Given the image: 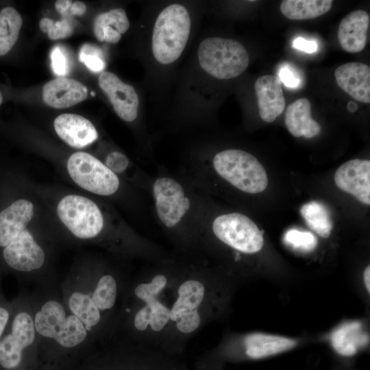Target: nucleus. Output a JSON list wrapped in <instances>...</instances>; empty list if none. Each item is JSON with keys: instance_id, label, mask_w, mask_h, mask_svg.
Returning a JSON list of instances; mask_svg holds the SVG:
<instances>
[{"instance_id": "obj_11", "label": "nucleus", "mask_w": 370, "mask_h": 370, "mask_svg": "<svg viewBox=\"0 0 370 370\" xmlns=\"http://www.w3.org/2000/svg\"><path fill=\"white\" fill-rule=\"evenodd\" d=\"M254 88L261 119L273 122L284 112L286 104L280 79L273 75H262L256 79Z\"/></svg>"}, {"instance_id": "obj_44", "label": "nucleus", "mask_w": 370, "mask_h": 370, "mask_svg": "<svg viewBox=\"0 0 370 370\" xmlns=\"http://www.w3.org/2000/svg\"><path fill=\"white\" fill-rule=\"evenodd\" d=\"M363 281L368 294L370 293V266L368 265L363 273Z\"/></svg>"}, {"instance_id": "obj_12", "label": "nucleus", "mask_w": 370, "mask_h": 370, "mask_svg": "<svg viewBox=\"0 0 370 370\" xmlns=\"http://www.w3.org/2000/svg\"><path fill=\"white\" fill-rule=\"evenodd\" d=\"M53 126L58 136L73 147H85L98 138L93 124L78 114H60L54 120Z\"/></svg>"}, {"instance_id": "obj_8", "label": "nucleus", "mask_w": 370, "mask_h": 370, "mask_svg": "<svg viewBox=\"0 0 370 370\" xmlns=\"http://www.w3.org/2000/svg\"><path fill=\"white\" fill-rule=\"evenodd\" d=\"M98 83L118 116L126 122L134 121L138 116L139 99L133 86L108 71L99 75Z\"/></svg>"}, {"instance_id": "obj_40", "label": "nucleus", "mask_w": 370, "mask_h": 370, "mask_svg": "<svg viewBox=\"0 0 370 370\" xmlns=\"http://www.w3.org/2000/svg\"><path fill=\"white\" fill-rule=\"evenodd\" d=\"M103 41L108 43H117L121 38V34L110 27L103 28Z\"/></svg>"}, {"instance_id": "obj_18", "label": "nucleus", "mask_w": 370, "mask_h": 370, "mask_svg": "<svg viewBox=\"0 0 370 370\" xmlns=\"http://www.w3.org/2000/svg\"><path fill=\"white\" fill-rule=\"evenodd\" d=\"M285 124L288 132L295 137L311 138L321 132V127L311 116V103L306 98H300L287 108Z\"/></svg>"}, {"instance_id": "obj_26", "label": "nucleus", "mask_w": 370, "mask_h": 370, "mask_svg": "<svg viewBox=\"0 0 370 370\" xmlns=\"http://www.w3.org/2000/svg\"><path fill=\"white\" fill-rule=\"evenodd\" d=\"M107 26L113 28L121 34L125 33L130 27V21L125 10L115 8L97 16L93 31L96 38L100 42L103 41V28Z\"/></svg>"}, {"instance_id": "obj_19", "label": "nucleus", "mask_w": 370, "mask_h": 370, "mask_svg": "<svg viewBox=\"0 0 370 370\" xmlns=\"http://www.w3.org/2000/svg\"><path fill=\"white\" fill-rule=\"evenodd\" d=\"M330 341L334 349L340 355L352 356L369 342L368 334L358 321L346 322L332 333Z\"/></svg>"}, {"instance_id": "obj_29", "label": "nucleus", "mask_w": 370, "mask_h": 370, "mask_svg": "<svg viewBox=\"0 0 370 370\" xmlns=\"http://www.w3.org/2000/svg\"><path fill=\"white\" fill-rule=\"evenodd\" d=\"M39 26L40 29L47 33L49 38L53 40L70 36L74 29L72 22L67 16L57 22L48 18H43L40 21Z\"/></svg>"}, {"instance_id": "obj_10", "label": "nucleus", "mask_w": 370, "mask_h": 370, "mask_svg": "<svg viewBox=\"0 0 370 370\" xmlns=\"http://www.w3.org/2000/svg\"><path fill=\"white\" fill-rule=\"evenodd\" d=\"M334 182L343 191L362 203L370 204V161L354 159L343 163L334 174Z\"/></svg>"}, {"instance_id": "obj_43", "label": "nucleus", "mask_w": 370, "mask_h": 370, "mask_svg": "<svg viewBox=\"0 0 370 370\" xmlns=\"http://www.w3.org/2000/svg\"><path fill=\"white\" fill-rule=\"evenodd\" d=\"M86 10V6L83 2L75 1L69 10V15L81 16L85 13Z\"/></svg>"}, {"instance_id": "obj_14", "label": "nucleus", "mask_w": 370, "mask_h": 370, "mask_svg": "<svg viewBox=\"0 0 370 370\" xmlns=\"http://www.w3.org/2000/svg\"><path fill=\"white\" fill-rule=\"evenodd\" d=\"M87 88L79 82L59 77L46 83L42 88V99L54 108H65L75 106L86 99Z\"/></svg>"}, {"instance_id": "obj_45", "label": "nucleus", "mask_w": 370, "mask_h": 370, "mask_svg": "<svg viewBox=\"0 0 370 370\" xmlns=\"http://www.w3.org/2000/svg\"><path fill=\"white\" fill-rule=\"evenodd\" d=\"M347 108L350 112H354L358 110V105L354 101H349L347 104Z\"/></svg>"}, {"instance_id": "obj_15", "label": "nucleus", "mask_w": 370, "mask_h": 370, "mask_svg": "<svg viewBox=\"0 0 370 370\" xmlns=\"http://www.w3.org/2000/svg\"><path fill=\"white\" fill-rule=\"evenodd\" d=\"M369 24V15L365 10H355L345 16L340 22L338 29V39L341 47L349 53L362 51L367 45Z\"/></svg>"}, {"instance_id": "obj_37", "label": "nucleus", "mask_w": 370, "mask_h": 370, "mask_svg": "<svg viewBox=\"0 0 370 370\" xmlns=\"http://www.w3.org/2000/svg\"><path fill=\"white\" fill-rule=\"evenodd\" d=\"M201 319L197 310L184 313L176 320L177 328L182 333H190L200 325Z\"/></svg>"}, {"instance_id": "obj_24", "label": "nucleus", "mask_w": 370, "mask_h": 370, "mask_svg": "<svg viewBox=\"0 0 370 370\" xmlns=\"http://www.w3.org/2000/svg\"><path fill=\"white\" fill-rule=\"evenodd\" d=\"M23 20L16 10L6 7L0 12V56L8 53L18 40Z\"/></svg>"}, {"instance_id": "obj_1", "label": "nucleus", "mask_w": 370, "mask_h": 370, "mask_svg": "<svg viewBox=\"0 0 370 370\" xmlns=\"http://www.w3.org/2000/svg\"><path fill=\"white\" fill-rule=\"evenodd\" d=\"M149 194L160 225L169 232L196 236L195 213L197 191L180 176L159 169L152 177Z\"/></svg>"}, {"instance_id": "obj_3", "label": "nucleus", "mask_w": 370, "mask_h": 370, "mask_svg": "<svg viewBox=\"0 0 370 370\" xmlns=\"http://www.w3.org/2000/svg\"><path fill=\"white\" fill-rule=\"evenodd\" d=\"M190 31V18L185 7L171 4L158 16L152 34V52L156 60L168 64L183 52Z\"/></svg>"}, {"instance_id": "obj_39", "label": "nucleus", "mask_w": 370, "mask_h": 370, "mask_svg": "<svg viewBox=\"0 0 370 370\" xmlns=\"http://www.w3.org/2000/svg\"><path fill=\"white\" fill-rule=\"evenodd\" d=\"M293 47L309 53H314L318 50L317 42L306 40L302 37H298L293 40Z\"/></svg>"}, {"instance_id": "obj_25", "label": "nucleus", "mask_w": 370, "mask_h": 370, "mask_svg": "<svg viewBox=\"0 0 370 370\" xmlns=\"http://www.w3.org/2000/svg\"><path fill=\"white\" fill-rule=\"evenodd\" d=\"M69 306L71 312L88 330L96 325L100 320L99 308L95 306L92 298L82 293H73L69 300Z\"/></svg>"}, {"instance_id": "obj_41", "label": "nucleus", "mask_w": 370, "mask_h": 370, "mask_svg": "<svg viewBox=\"0 0 370 370\" xmlns=\"http://www.w3.org/2000/svg\"><path fill=\"white\" fill-rule=\"evenodd\" d=\"M10 317V310L3 304H0V340L5 330Z\"/></svg>"}, {"instance_id": "obj_13", "label": "nucleus", "mask_w": 370, "mask_h": 370, "mask_svg": "<svg viewBox=\"0 0 370 370\" xmlns=\"http://www.w3.org/2000/svg\"><path fill=\"white\" fill-rule=\"evenodd\" d=\"M334 76L338 86L356 101L370 103V67L361 62L345 63Z\"/></svg>"}, {"instance_id": "obj_34", "label": "nucleus", "mask_w": 370, "mask_h": 370, "mask_svg": "<svg viewBox=\"0 0 370 370\" xmlns=\"http://www.w3.org/2000/svg\"><path fill=\"white\" fill-rule=\"evenodd\" d=\"M278 77L284 84L292 89L301 88L303 84L300 71L291 64L284 62L278 69Z\"/></svg>"}, {"instance_id": "obj_16", "label": "nucleus", "mask_w": 370, "mask_h": 370, "mask_svg": "<svg viewBox=\"0 0 370 370\" xmlns=\"http://www.w3.org/2000/svg\"><path fill=\"white\" fill-rule=\"evenodd\" d=\"M34 208L27 199H18L0 212V247L3 248L25 230Z\"/></svg>"}, {"instance_id": "obj_28", "label": "nucleus", "mask_w": 370, "mask_h": 370, "mask_svg": "<svg viewBox=\"0 0 370 370\" xmlns=\"http://www.w3.org/2000/svg\"><path fill=\"white\" fill-rule=\"evenodd\" d=\"M116 297V284L114 278L110 275L101 278L92 294V300L99 310L112 308Z\"/></svg>"}, {"instance_id": "obj_46", "label": "nucleus", "mask_w": 370, "mask_h": 370, "mask_svg": "<svg viewBox=\"0 0 370 370\" xmlns=\"http://www.w3.org/2000/svg\"><path fill=\"white\" fill-rule=\"evenodd\" d=\"M2 101H3V97H2V94H1V92L0 91V106L2 103Z\"/></svg>"}, {"instance_id": "obj_9", "label": "nucleus", "mask_w": 370, "mask_h": 370, "mask_svg": "<svg viewBox=\"0 0 370 370\" xmlns=\"http://www.w3.org/2000/svg\"><path fill=\"white\" fill-rule=\"evenodd\" d=\"M2 255L9 267L22 272L40 268L45 260L44 251L26 229L3 248Z\"/></svg>"}, {"instance_id": "obj_35", "label": "nucleus", "mask_w": 370, "mask_h": 370, "mask_svg": "<svg viewBox=\"0 0 370 370\" xmlns=\"http://www.w3.org/2000/svg\"><path fill=\"white\" fill-rule=\"evenodd\" d=\"M51 67L58 76H64L69 72V58L66 51L60 46H56L51 53Z\"/></svg>"}, {"instance_id": "obj_4", "label": "nucleus", "mask_w": 370, "mask_h": 370, "mask_svg": "<svg viewBox=\"0 0 370 370\" xmlns=\"http://www.w3.org/2000/svg\"><path fill=\"white\" fill-rule=\"evenodd\" d=\"M201 67L219 79H228L243 73L247 68L249 57L238 41L219 37L207 38L197 49Z\"/></svg>"}, {"instance_id": "obj_33", "label": "nucleus", "mask_w": 370, "mask_h": 370, "mask_svg": "<svg viewBox=\"0 0 370 370\" xmlns=\"http://www.w3.org/2000/svg\"><path fill=\"white\" fill-rule=\"evenodd\" d=\"M146 304L149 305L151 308L149 325L153 330L160 331L170 319V310L156 299Z\"/></svg>"}, {"instance_id": "obj_23", "label": "nucleus", "mask_w": 370, "mask_h": 370, "mask_svg": "<svg viewBox=\"0 0 370 370\" xmlns=\"http://www.w3.org/2000/svg\"><path fill=\"white\" fill-rule=\"evenodd\" d=\"M300 213L308 227L322 238L330 236L333 222L328 208L322 203L312 201L304 204Z\"/></svg>"}, {"instance_id": "obj_32", "label": "nucleus", "mask_w": 370, "mask_h": 370, "mask_svg": "<svg viewBox=\"0 0 370 370\" xmlns=\"http://www.w3.org/2000/svg\"><path fill=\"white\" fill-rule=\"evenodd\" d=\"M79 59L93 72H99L105 67L101 51L99 48L89 45H85L82 47Z\"/></svg>"}, {"instance_id": "obj_36", "label": "nucleus", "mask_w": 370, "mask_h": 370, "mask_svg": "<svg viewBox=\"0 0 370 370\" xmlns=\"http://www.w3.org/2000/svg\"><path fill=\"white\" fill-rule=\"evenodd\" d=\"M128 158L121 152L112 151L105 159L104 164L116 175L123 174L130 166Z\"/></svg>"}, {"instance_id": "obj_17", "label": "nucleus", "mask_w": 370, "mask_h": 370, "mask_svg": "<svg viewBox=\"0 0 370 370\" xmlns=\"http://www.w3.org/2000/svg\"><path fill=\"white\" fill-rule=\"evenodd\" d=\"M246 354L253 359H260L276 355L294 348L295 339L286 336L256 332L244 338Z\"/></svg>"}, {"instance_id": "obj_22", "label": "nucleus", "mask_w": 370, "mask_h": 370, "mask_svg": "<svg viewBox=\"0 0 370 370\" xmlns=\"http://www.w3.org/2000/svg\"><path fill=\"white\" fill-rule=\"evenodd\" d=\"M205 293L204 285L197 280L184 282L178 289V298L170 310V319L176 321L184 313L197 308L201 304Z\"/></svg>"}, {"instance_id": "obj_27", "label": "nucleus", "mask_w": 370, "mask_h": 370, "mask_svg": "<svg viewBox=\"0 0 370 370\" xmlns=\"http://www.w3.org/2000/svg\"><path fill=\"white\" fill-rule=\"evenodd\" d=\"M86 336L84 324L75 315H70L66 317L54 339L61 346L70 348L81 343Z\"/></svg>"}, {"instance_id": "obj_38", "label": "nucleus", "mask_w": 370, "mask_h": 370, "mask_svg": "<svg viewBox=\"0 0 370 370\" xmlns=\"http://www.w3.org/2000/svg\"><path fill=\"white\" fill-rule=\"evenodd\" d=\"M151 310V306L146 304L136 313L134 319V326L137 330L143 331L147 329L149 322Z\"/></svg>"}, {"instance_id": "obj_20", "label": "nucleus", "mask_w": 370, "mask_h": 370, "mask_svg": "<svg viewBox=\"0 0 370 370\" xmlns=\"http://www.w3.org/2000/svg\"><path fill=\"white\" fill-rule=\"evenodd\" d=\"M332 3V0H284L280 10L291 20H308L328 12Z\"/></svg>"}, {"instance_id": "obj_7", "label": "nucleus", "mask_w": 370, "mask_h": 370, "mask_svg": "<svg viewBox=\"0 0 370 370\" xmlns=\"http://www.w3.org/2000/svg\"><path fill=\"white\" fill-rule=\"evenodd\" d=\"M9 328L0 340V366L12 370L20 365L23 349L33 343L35 326L27 312H18L14 315Z\"/></svg>"}, {"instance_id": "obj_2", "label": "nucleus", "mask_w": 370, "mask_h": 370, "mask_svg": "<svg viewBox=\"0 0 370 370\" xmlns=\"http://www.w3.org/2000/svg\"><path fill=\"white\" fill-rule=\"evenodd\" d=\"M212 175L247 194L261 193L268 185L267 174L261 163L252 154L238 149L221 151L208 163L196 161L183 167L180 176L191 178Z\"/></svg>"}, {"instance_id": "obj_42", "label": "nucleus", "mask_w": 370, "mask_h": 370, "mask_svg": "<svg viewBox=\"0 0 370 370\" xmlns=\"http://www.w3.org/2000/svg\"><path fill=\"white\" fill-rule=\"evenodd\" d=\"M72 3V1L70 0H59L56 1L55 7L63 16H69V10Z\"/></svg>"}, {"instance_id": "obj_5", "label": "nucleus", "mask_w": 370, "mask_h": 370, "mask_svg": "<svg viewBox=\"0 0 370 370\" xmlns=\"http://www.w3.org/2000/svg\"><path fill=\"white\" fill-rule=\"evenodd\" d=\"M67 170L71 179L84 190L101 196L116 194L121 186L117 175L92 155L79 151L67 161Z\"/></svg>"}, {"instance_id": "obj_21", "label": "nucleus", "mask_w": 370, "mask_h": 370, "mask_svg": "<svg viewBox=\"0 0 370 370\" xmlns=\"http://www.w3.org/2000/svg\"><path fill=\"white\" fill-rule=\"evenodd\" d=\"M66 319L63 306L58 301L46 302L35 315L34 326L37 332L54 338Z\"/></svg>"}, {"instance_id": "obj_30", "label": "nucleus", "mask_w": 370, "mask_h": 370, "mask_svg": "<svg viewBox=\"0 0 370 370\" xmlns=\"http://www.w3.org/2000/svg\"><path fill=\"white\" fill-rule=\"evenodd\" d=\"M284 242L295 249L310 251L317 245V237L311 232L296 229L287 230L284 236Z\"/></svg>"}, {"instance_id": "obj_6", "label": "nucleus", "mask_w": 370, "mask_h": 370, "mask_svg": "<svg viewBox=\"0 0 370 370\" xmlns=\"http://www.w3.org/2000/svg\"><path fill=\"white\" fill-rule=\"evenodd\" d=\"M57 213L64 225L79 238H92L103 230L106 219L100 208L91 199L75 195L63 197Z\"/></svg>"}, {"instance_id": "obj_47", "label": "nucleus", "mask_w": 370, "mask_h": 370, "mask_svg": "<svg viewBox=\"0 0 370 370\" xmlns=\"http://www.w3.org/2000/svg\"><path fill=\"white\" fill-rule=\"evenodd\" d=\"M91 95H92V96H94V95H95V93H94L93 92H91Z\"/></svg>"}, {"instance_id": "obj_31", "label": "nucleus", "mask_w": 370, "mask_h": 370, "mask_svg": "<svg viewBox=\"0 0 370 370\" xmlns=\"http://www.w3.org/2000/svg\"><path fill=\"white\" fill-rule=\"evenodd\" d=\"M166 284V278L164 275L158 274L149 283L139 284L134 293L137 297L147 304L156 299V297L164 288Z\"/></svg>"}]
</instances>
